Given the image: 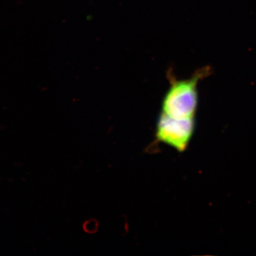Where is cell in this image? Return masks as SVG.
Returning <instances> with one entry per match:
<instances>
[{
	"instance_id": "obj_1",
	"label": "cell",
	"mask_w": 256,
	"mask_h": 256,
	"mask_svg": "<svg viewBox=\"0 0 256 256\" xmlns=\"http://www.w3.org/2000/svg\"><path fill=\"white\" fill-rule=\"evenodd\" d=\"M168 74L170 86L162 100V112L174 118H194L198 101L197 86L210 74V68L200 69L184 80H178L171 72Z\"/></svg>"
},
{
	"instance_id": "obj_2",
	"label": "cell",
	"mask_w": 256,
	"mask_h": 256,
	"mask_svg": "<svg viewBox=\"0 0 256 256\" xmlns=\"http://www.w3.org/2000/svg\"><path fill=\"white\" fill-rule=\"evenodd\" d=\"M194 130V118H174L161 112L156 122V136L160 142L183 152L188 148Z\"/></svg>"
}]
</instances>
